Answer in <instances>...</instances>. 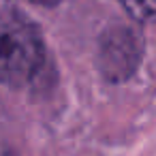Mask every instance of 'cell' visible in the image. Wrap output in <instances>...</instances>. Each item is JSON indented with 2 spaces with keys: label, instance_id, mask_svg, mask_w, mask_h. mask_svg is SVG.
I'll use <instances>...</instances> for the list:
<instances>
[{
  "label": "cell",
  "instance_id": "obj_1",
  "mask_svg": "<svg viewBox=\"0 0 156 156\" xmlns=\"http://www.w3.org/2000/svg\"><path fill=\"white\" fill-rule=\"evenodd\" d=\"M45 62L39 28L15 9H0V83L20 88L30 83Z\"/></svg>",
  "mask_w": 156,
  "mask_h": 156
},
{
  "label": "cell",
  "instance_id": "obj_2",
  "mask_svg": "<svg viewBox=\"0 0 156 156\" xmlns=\"http://www.w3.org/2000/svg\"><path fill=\"white\" fill-rule=\"evenodd\" d=\"M141 54H143V43L135 28L111 26L109 30L103 32L98 41L96 64L103 77L111 81H124L137 71L141 62Z\"/></svg>",
  "mask_w": 156,
  "mask_h": 156
},
{
  "label": "cell",
  "instance_id": "obj_3",
  "mask_svg": "<svg viewBox=\"0 0 156 156\" xmlns=\"http://www.w3.org/2000/svg\"><path fill=\"white\" fill-rule=\"evenodd\" d=\"M124 11L139 24L156 22V0H118Z\"/></svg>",
  "mask_w": 156,
  "mask_h": 156
},
{
  "label": "cell",
  "instance_id": "obj_4",
  "mask_svg": "<svg viewBox=\"0 0 156 156\" xmlns=\"http://www.w3.org/2000/svg\"><path fill=\"white\" fill-rule=\"evenodd\" d=\"M30 2H37V5H43V7H51V5H58L60 0H30Z\"/></svg>",
  "mask_w": 156,
  "mask_h": 156
}]
</instances>
